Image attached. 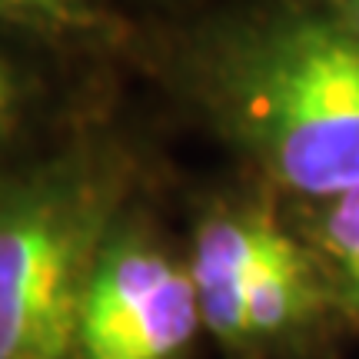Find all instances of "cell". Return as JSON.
I'll use <instances>...</instances> for the list:
<instances>
[{"mask_svg": "<svg viewBox=\"0 0 359 359\" xmlns=\"http://www.w3.org/2000/svg\"><path fill=\"white\" fill-rule=\"evenodd\" d=\"M210 97L233 140L286 190H359V40L330 13L286 11L219 47Z\"/></svg>", "mask_w": 359, "mask_h": 359, "instance_id": "obj_1", "label": "cell"}, {"mask_svg": "<svg viewBox=\"0 0 359 359\" xmlns=\"http://www.w3.org/2000/svg\"><path fill=\"white\" fill-rule=\"evenodd\" d=\"M114 200L110 177L87 163L0 193V359H80V309Z\"/></svg>", "mask_w": 359, "mask_h": 359, "instance_id": "obj_2", "label": "cell"}, {"mask_svg": "<svg viewBox=\"0 0 359 359\" xmlns=\"http://www.w3.org/2000/svg\"><path fill=\"white\" fill-rule=\"evenodd\" d=\"M200 326L190 269L140 236H114L87 280L80 359H180Z\"/></svg>", "mask_w": 359, "mask_h": 359, "instance_id": "obj_3", "label": "cell"}, {"mask_svg": "<svg viewBox=\"0 0 359 359\" xmlns=\"http://www.w3.org/2000/svg\"><path fill=\"white\" fill-rule=\"evenodd\" d=\"M273 226L276 223L259 210H223L196 233L190 280L200 323L230 349L250 346L246 286Z\"/></svg>", "mask_w": 359, "mask_h": 359, "instance_id": "obj_4", "label": "cell"}, {"mask_svg": "<svg viewBox=\"0 0 359 359\" xmlns=\"http://www.w3.org/2000/svg\"><path fill=\"white\" fill-rule=\"evenodd\" d=\"M313 293H316V280H313L306 250L290 233H283V226H273L246 286L250 346L276 343L293 333L313 309Z\"/></svg>", "mask_w": 359, "mask_h": 359, "instance_id": "obj_5", "label": "cell"}, {"mask_svg": "<svg viewBox=\"0 0 359 359\" xmlns=\"http://www.w3.org/2000/svg\"><path fill=\"white\" fill-rule=\"evenodd\" d=\"M313 240L346 299L359 309V190L323 203L313 223Z\"/></svg>", "mask_w": 359, "mask_h": 359, "instance_id": "obj_6", "label": "cell"}, {"mask_svg": "<svg viewBox=\"0 0 359 359\" xmlns=\"http://www.w3.org/2000/svg\"><path fill=\"white\" fill-rule=\"evenodd\" d=\"M0 20L43 34H77L100 24V11L93 0H0Z\"/></svg>", "mask_w": 359, "mask_h": 359, "instance_id": "obj_7", "label": "cell"}, {"mask_svg": "<svg viewBox=\"0 0 359 359\" xmlns=\"http://www.w3.org/2000/svg\"><path fill=\"white\" fill-rule=\"evenodd\" d=\"M323 4H326V13L336 17L359 40V0H323Z\"/></svg>", "mask_w": 359, "mask_h": 359, "instance_id": "obj_8", "label": "cell"}, {"mask_svg": "<svg viewBox=\"0 0 359 359\" xmlns=\"http://www.w3.org/2000/svg\"><path fill=\"white\" fill-rule=\"evenodd\" d=\"M13 97H17V90H13V80H11V74H7V70L0 67V130L7 127V120H11Z\"/></svg>", "mask_w": 359, "mask_h": 359, "instance_id": "obj_9", "label": "cell"}]
</instances>
